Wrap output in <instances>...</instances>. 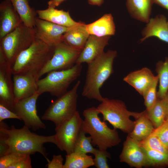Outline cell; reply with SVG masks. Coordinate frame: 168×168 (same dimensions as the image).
<instances>
[{
    "label": "cell",
    "instance_id": "1",
    "mask_svg": "<svg viewBox=\"0 0 168 168\" xmlns=\"http://www.w3.org/2000/svg\"><path fill=\"white\" fill-rule=\"evenodd\" d=\"M50 142L56 146L55 135L44 136L31 132L24 125L17 129L14 126L9 128L2 121L0 122V156L11 153L31 155L38 152L49 162L44 143Z\"/></svg>",
    "mask_w": 168,
    "mask_h": 168
},
{
    "label": "cell",
    "instance_id": "2",
    "mask_svg": "<svg viewBox=\"0 0 168 168\" xmlns=\"http://www.w3.org/2000/svg\"><path fill=\"white\" fill-rule=\"evenodd\" d=\"M117 55L116 50L104 52L88 63L85 84L82 95L89 99L101 102L103 97L100 89L114 72L113 63Z\"/></svg>",
    "mask_w": 168,
    "mask_h": 168
},
{
    "label": "cell",
    "instance_id": "3",
    "mask_svg": "<svg viewBox=\"0 0 168 168\" xmlns=\"http://www.w3.org/2000/svg\"><path fill=\"white\" fill-rule=\"evenodd\" d=\"M54 47L36 38L32 44L18 56L11 67L13 75H27L38 81L40 72L53 56Z\"/></svg>",
    "mask_w": 168,
    "mask_h": 168
},
{
    "label": "cell",
    "instance_id": "4",
    "mask_svg": "<svg viewBox=\"0 0 168 168\" xmlns=\"http://www.w3.org/2000/svg\"><path fill=\"white\" fill-rule=\"evenodd\" d=\"M96 107L93 106L84 110L81 129L89 134L92 139V144L101 150L119 145L121 141L117 129L109 128L105 121H102Z\"/></svg>",
    "mask_w": 168,
    "mask_h": 168
},
{
    "label": "cell",
    "instance_id": "5",
    "mask_svg": "<svg viewBox=\"0 0 168 168\" xmlns=\"http://www.w3.org/2000/svg\"><path fill=\"white\" fill-rule=\"evenodd\" d=\"M96 109L102 114L103 121H108L114 128L128 134L133 130L135 124V121L130 119V117L135 119L139 114L128 111L122 100L107 97H103Z\"/></svg>",
    "mask_w": 168,
    "mask_h": 168
},
{
    "label": "cell",
    "instance_id": "6",
    "mask_svg": "<svg viewBox=\"0 0 168 168\" xmlns=\"http://www.w3.org/2000/svg\"><path fill=\"white\" fill-rule=\"evenodd\" d=\"M82 68L81 64L76 63L69 68L48 73L46 77L37 81V92L40 95L48 92L60 97L68 91L71 84L80 76Z\"/></svg>",
    "mask_w": 168,
    "mask_h": 168
},
{
    "label": "cell",
    "instance_id": "7",
    "mask_svg": "<svg viewBox=\"0 0 168 168\" xmlns=\"http://www.w3.org/2000/svg\"><path fill=\"white\" fill-rule=\"evenodd\" d=\"M36 38L35 27H28L22 23L0 40V49L11 66L19 54Z\"/></svg>",
    "mask_w": 168,
    "mask_h": 168
},
{
    "label": "cell",
    "instance_id": "8",
    "mask_svg": "<svg viewBox=\"0 0 168 168\" xmlns=\"http://www.w3.org/2000/svg\"><path fill=\"white\" fill-rule=\"evenodd\" d=\"M80 83L78 81L72 89L52 102L42 119L52 121L57 127L71 118L77 111V90Z\"/></svg>",
    "mask_w": 168,
    "mask_h": 168
},
{
    "label": "cell",
    "instance_id": "9",
    "mask_svg": "<svg viewBox=\"0 0 168 168\" xmlns=\"http://www.w3.org/2000/svg\"><path fill=\"white\" fill-rule=\"evenodd\" d=\"M83 119L77 111L73 116L57 127L55 134L57 147L67 154L73 152L75 142L81 129Z\"/></svg>",
    "mask_w": 168,
    "mask_h": 168
},
{
    "label": "cell",
    "instance_id": "10",
    "mask_svg": "<svg viewBox=\"0 0 168 168\" xmlns=\"http://www.w3.org/2000/svg\"><path fill=\"white\" fill-rule=\"evenodd\" d=\"M81 51L63 42L58 44L54 47V53L52 58L40 73L39 79L50 72L71 68L76 64Z\"/></svg>",
    "mask_w": 168,
    "mask_h": 168
},
{
    "label": "cell",
    "instance_id": "11",
    "mask_svg": "<svg viewBox=\"0 0 168 168\" xmlns=\"http://www.w3.org/2000/svg\"><path fill=\"white\" fill-rule=\"evenodd\" d=\"M40 95L37 91L29 97L16 101L12 111L20 117L25 125L34 131L46 128L37 114L36 102Z\"/></svg>",
    "mask_w": 168,
    "mask_h": 168
},
{
    "label": "cell",
    "instance_id": "12",
    "mask_svg": "<svg viewBox=\"0 0 168 168\" xmlns=\"http://www.w3.org/2000/svg\"><path fill=\"white\" fill-rule=\"evenodd\" d=\"M11 67L0 49V104L12 111L15 102Z\"/></svg>",
    "mask_w": 168,
    "mask_h": 168
},
{
    "label": "cell",
    "instance_id": "13",
    "mask_svg": "<svg viewBox=\"0 0 168 168\" xmlns=\"http://www.w3.org/2000/svg\"><path fill=\"white\" fill-rule=\"evenodd\" d=\"M36 38L54 47L63 42V35L70 27L58 25L36 17L35 26Z\"/></svg>",
    "mask_w": 168,
    "mask_h": 168
},
{
    "label": "cell",
    "instance_id": "14",
    "mask_svg": "<svg viewBox=\"0 0 168 168\" xmlns=\"http://www.w3.org/2000/svg\"><path fill=\"white\" fill-rule=\"evenodd\" d=\"M120 161L137 168L148 166L146 157L140 141L128 135L123 143V148L119 156Z\"/></svg>",
    "mask_w": 168,
    "mask_h": 168
},
{
    "label": "cell",
    "instance_id": "15",
    "mask_svg": "<svg viewBox=\"0 0 168 168\" xmlns=\"http://www.w3.org/2000/svg\"><path fill=\"white\" fill-rule=\"evenodd\" d=\"M20 16L9 0L0 4V40L22 23Z\"/></svg>",
    "mask_w": 168,
    "mask_h": 168
},
{
    "label": "cell",
    "instance_id": "16",
    "mask_svg": "<svg viewBox=\"0 0 168 168\" xmlns=\"http://www.w3.org/2000/svg\"><path fill=\"white\" fill-rule=\"evenodd\" d=\"M110 37V36L100 37L90 35L76 64L88 63L100 55L104 52Z\"/></svg>",
    "mask_w": 168,
    "mask_h": 168
},
{
    "label": "cell",
    "instance_id": "17",
    "mask_svg": "<svg viewBox=\"0 0 168 168\" xmlns=\"http://www.w3.org/2000/svg\"><path fill=\"white\" fill-rule=\"evenodd\" d=\"M12 77L15 102L29 97L37 92V80L34 76L15 74L13 75Z\"/></svg>",
    "mask_w": 168,
    "mask_h": 168
},
{
    "label": "cell",
    "instance_id": "18",
    "mask_svg": "<svg viewBox=\"0 0 168 168\" xmlns=\"http://www.w3.org/2000/svg\"><path fill=\"white\" fill-rule=\"evenodd\" d=\"M142 31V42L148 38L155 37L168 43V27L166 17L160 15L150 19Z\"/></svg>",
    "mask_w": 168,
    "mask_h": 168
},
{
    "label": "cell",
    "instance_id": "19",
    "mask_svg": "<svg viewBox=\"0 0 168 168\" xmlns=\"http://www.w3.org/2000/svg\"><path fill=\"white\" fill-rule=\"evenodd\" d=\"M156 76L149 68L145 67L131 72L124 78L123 80L142 96Z\"/></svg>",
    "mask_w": 168,
    "mask_h": 168
},
{
    "label": "cell",
    "instance_id": "20",
    "mask_svg": "<svg viewBox=\"0 0 168 168\" xmlns=\"http://www.w3.org/2000/svg\"><path fill=\"white\" fill-rule=\"evenodd\" d=\"M36 11L38 18L66 27L74 26L81 22H76L73 20L68 11L58 10L52 7Z\"/></svg>",
    "mask_w": 168,
    "mask_h": 168
},
{
    "label": "cell",
    "instance_id": "21",
    "mask_svg": "<svg viewBox=\"0 0 168 168\" xmlns=\"http://www.w3.org/2000/svg\"><path fill=\"white\" fill-rule=\"evenodd\" d=\"M90 35L86 24L81 22L79 24L70 27L64 34L62 40L69 46L82 51Z\"/></svg>",
    "mask_w": 168,
    "mask_h": 168
},
{
    "label": "cell",
    "instance_id": "22",
    "mask_svg": "<svg viewBox=\"0 0 168 168\" xmlns=\"http://www.w3.org/2000/svg\"><path fill=\"white\" fill-rule=\"evenodd\" d=\"M90 35L101 37L114 35L115 26L113 17L110 13L105 14L96 21L86 24Z\"/></svg>",
    "mask_w": 168,
    "mask_h": 168
},
{
    "label": "cell",
    "instance_id": "23",
    "mask_svg": "<svg viewBox=\"0 0 168 168\" xmlns=\"http://www.w3.org/2000/svg\"><path fill=\"white\" fill-rule=\"evenodd\" d=\"M152 0H126L128 11L133 18L147 23L150 19Z\"/></svg>",
    "mask_w": 168,
    "mask_h": 168
},
{
    "label": "cell",
    "instance_id": "24",
    "mask_svg": "<svg viewBox=\"0 0 168 168\" xmlns=\"http://www.w3.org/2000/svg\"><path fill=\"white\" fill-rule=\"evenodd\" d=\"M135 119L134 128L128 135L136 140L141 141L151 135L155 128L148 116L146 110L139 113Z\"/></svg>",
    "mask_w": 168,
    "mask_h": 168
},
{
    "label": "cell",
    "instance_id": "25",
    "mask_svg": "<svg viewBox=\"0 0 168 168\" xmlns=\"http://www.w3.org/2000/svg\"><path fill=\"white\" fill-rule=\"evenodd\" d=\"M21 17L23 23L30 27H35L36 11L30 7L28 0H9Z\"/></svg>",
    "mask_w": 168,
    "mask_h": 168
},
{
    "label": "cell",
    "instance_id": "26",
    "mask_svg": "<svg viewBox=\"0 0 168 168\" xmlns=\"http://www.w3.org/2000/svg\"><path fill=\"white\" fill-rule=\"evenodd\" d=\"M65 157L63 168H87L94 165L92 156L86 154L73 152Z\"/></svg>",
    "mask_w": 168,
    "mask_h": 168
},
{
    "label": "cell",
    "instance_id": "27",
    "mask_svg": "<svg viewBox=\"0 0 168 168\" xmlns=\"http://www.w3.org/2000/svg\"><path fill=\"white\" fill-rule=\"evenodd\" d=\"M156 71L159 82L157 96L158 98L162 99L168 93V57H166L164 61L157 63Z\"/></svg>",
    "mask_w": 168,
    "mask_h": 168
},
{
    "label": "cell",
    "instance_id": "28",
    "mask_svg": "<svg viewBox=\"0 0 168 168\" xmlns=\"http://www.w3.org/2000/svg\"><path fill=\"white\" fill-rule=\"evenodd\" d=\"M146 110L155 128L160 127L165 121L166 110L161 99L158 98L153 106Z\"/></svg>",
    "mask_w": 168,
    "mask_h": 168
},
{
    "label": "cell",
    "instance_id": "29",
    "mask_svg": "<svg viewBox=\"0 0 168 168\" xmlns=\"http://www.w3.org/2000/svg\"><path fill=\"white\" fill-rule=\"evenodd\" d=\"M96 150L92 146L91 136H86V133L81 129L75 142L73 152L93 154Z\"/></svg>",
    "mask_w": 168,
    "mask_h": 168
},
{
    "label": "cell",
    "instance_id": "30",
    "mask_svg": "<svg viewBox=\"0 0 168 168\" xmlns=\"http://www.w3.org/2000/svg\"><path fill=\"white\" fill-rule=\"evenodd\" d=\"M142 147L146 157L148 166L168 165L166 154Z\"/></svg>",
    "mask_w": 168,
    "mask_h": 168
},
{
    "label": "cell",
    "instance_id": "31",
    "mask_svg": "<svg viewBox=\"0 0 168 168\" xmlns=\"http://www.w3.org/2000/svg\"><path fill=\"white\" fill-rule=\"evenodd\" d=\"M158 82V77L157 75L142 96L144 100V104L147 110L153 106L157 99L156 89Z\"/></svg>",
    "mask_w": 168,
    "mask_h": 168
},
{
    "label": "cell",
    "instance_id": "32",
    "mask_svg": "<svg viewBox=\"0 0 168 168\" xmlns=\"http://www.w3.org/2000/svg\"><path fill=\"white\" fill-rule=\"evenodd\" d=\"M140 142L142 146L145 148L157 151L165 154L168 153V148L152 133Z\"/></svg>",
    "mask_w": 168,
    "mask_h": 168
},
{
    "label": "cell",
    "instance_id": "33",
    "mask_svg": "<svg viewBox=\"0 0 168 168\" xmlns=\"http://www.w3.org/2000/svg\"><path fill=\"white\" fill-rule=\"evenodd\" d=\"M107 150H101L96 148L93 154L95 156L93 159L94 166L97 168H108L107 158H111V155Z\"/></svg>",
    "mask_w": 168,
    "mask_h": 168
},
{
    "label": "cell",
    "instance_id": "34",
    "mask_svg": "<svg viewBox=\"0 0 168 168\" xmlns=\"http://www.w3.org/2000/svg\"><path fill=\"white\" fill-rule=\"evenodd\" d=\"M18 153H11L0 157V168H8L10 165L15 163L26 155Z\"/></svg>",
    "mask_w": 168,
    "mask_h": 168
},
{
    "label": "cell",
    "instance_id": "35",
    "mask_svg": "<svg viewBox=\"0 0 168 168\" xmlns=\"http://www.w3.org/2000/svg\"><path fill=\"white\" fill-rule=\"evenodd\" d=\"M162 143L168 148V120H166L159 127L155 128L152 133Z\"/></svg>",
    "mask_w": 168,
    "mask_h": 168
},
{
    "label": "cell",
    "instance_id": "36",
    "mask_svg": "<svg viewBox=\"0 0 168 168\" xmlns=\"http://www.w3.org/2000/svg\"><path fill=\"white\" fill-rule=\"evenodd\" d=\"M8 118L16 119L21 120L20 117L8 108L0 104V122Z\"/></svg>",
    "mask_w": 168,
    "mask_h": 168
},
{
    "label": "cell",
    "instance_id": "37",
    "mask_svg": "<svg viewBox=\"0 0 168 168\" xmlns=\"http://www.w3.org/2000/svg\"><path fill=\"white\" fill-rule=\"evenodd\" d=\"M31 159L30 155H26L22 158L10 165L8 168H31Z\"/></svg>",
    "mask_w": 168,
    "mask_h": 168
},
{
    "label": "cell",
    "instance_id": "38",
    "mask_svg": "<svg viewBox=\"0 0 168 168\" xmlns=\"http://www.w3.org/2000/svg\"><path fill=\"white\" fill-rule=\"evenodd\" d=\"M63 160L61 155H54L52 160L48 162L47 166L48 168H63Z\"/></svg>",
    "mask_w": 168,
    "mask_h": 168
},
{
    "label": "cell",
    "instance_id": "39",
    "mask_svg": "<svg viewBox=\"0 0 168 168\" xmlns=\"http://www.w3.org/2000/svg\"><path fill=\"white\" fill-rule=\"evenodd\" d=\"M153 3L168 10V0H152Z\"/></svg>",
    "mask_w": 168,
    "mask_h": 168
},
{
    "label": "cell",
    "instance_id": "40",
    "mask_svg": "<svg viewBox=\"0 0 168 168\" xmlns=\"http://www.w3.org/2000/svg\"><path fill=\"white\" fill-rule=\"evenodd\" d=\"M161 99L164 104L166 110L165 120H168V93L163 98Z\"/></svg>",
    "mask_w": 168,
    "mask_h": 168
},
{
    "label": "cell",
    "instance_id": "41",
    "mask_svg": "<svg viewBox=\"0 0 168 168\" xmlns=\"http://www.w3.org/2000/svg\"><path fill=\"white\" fill-rule=\"evenodd\" d=\"M65 0H50L48 1V7L55 8L58 6Z\"/></svg>",
    "mask_w": 168,
    "mask_h": 168
},
{
    "label": "cell",
    "instance_id": "42",
    "mask_svg": "<svg viewBox=\"0 0 168 168\" xmlns=\"http://www.w3.org/2000/svg\"><path fill=\"white\" fill-rule=\"evenodd\" d=\"M88 3L92 5L100 6L104 2V0H88Z\"/></svg>",
    "mask_w": 168,
    "mask_h": 168
},
{
    "label": "cell",
    "instance_id": "43",
    "mask_svg": "<svg viewBox=\"0 0 168 168\" xmlns=\"http://www.w3.org/2000/svg\"><path fill=\"white\" fill-rule=\"evenodd\" d=\"M167 160H168V153L167 154Z\"/></svg>",
    "mask_w": 168,
    "mask_h": 168
},
{
    "label": "cell",
    "instance_id": "44",
    "mask_svg": "<svg viewBox=\"0 0 168 168\" xmlns=\"http://www.w3.org/2000/svg\"><path fill=\"white\" fill-rule=\"evenodd\" d=\"M167 26H168V21H167Z\"/></svg>",
    "mask_w": 168,
    "mask_h": 168
}]
</instances>
